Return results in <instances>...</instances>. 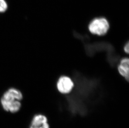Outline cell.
I'll list each match as a JSON object with an SVG mask.
<instances>
[{
    "label": "cell",
    "instance_id": "1",
    "mask_svg": "<svg viewBox=\"0 0 129 128\" xmlns=\"http://www.w3.org/2000/svg\"><path fill=\"white\" fill-rule=\"evenodd\" d=\"M23 98L22 93L15 88L9 89L2 97L1 104L5 111L11 113L16 112L21 107L20 101Z\"/></svg>",
    "mask_w": 129,
    "mask_h": 128
},
{
    "label": "cell",
    "instance_id": "2",
    "mask_svg": "<svg viewBox=\"0 0 129 128\" xmlns=\"http://www.w3.org/2000/svg\"><path fill=\"white\" fill-rule=\"evenodd\" d=\"M89 29L92 34L104 35L109 29V23L105 18H96L89 25Z\"/></svg>",
    "mask_w": 129,
    "mask_h": 128
},
{
    "label": "cell",
    "instance_id": "3",
    "mask_svg": "<svg viewBox=\"0 0 129 128\" xmlns=\"http://www.w3.org/2000/svg\"><path fill=\"white\" fill-rule=\"evenodd\" d=\"M74 87V83L70 77L63 76L60 77L57 83V88L60 93L68 94Z\"/></svg>",
    "mask_w": 129,
    "mask_h": 128
},
{
    "label": "cell",
    "instance_id": "4",
    "mask_svg": "<svg viewBox=\"0 0 129 128\" xmlns=\"http://www.w3.org/2000/svg\"><path fill=\"white\" fill-rule=\"evenodd\" d=\"M30 128H50V126L46 116L39 114L34 117Z\"/></svg>",
    "mask_w": 129,
    "mask_h": 128
},
{
    "label": "cell",
    "instance_id": "5",
    "mask_svg": "<svg viewBox=\"0 0 129 128\" xmlns=\"http://www.w3.org/2000/svg\"><path fill=\"white\" fill-rule=\"evenodd\" d=\"M129 59L128 58H124L121 61L118 68L119 74L124 77L127 81L129 80Z\"/></svg>",
    "mask_w": 129,
    "mask_h": 128
},
{
    "label": "cell",
    "instance_id": "6",
    "mask_svg": "<svg viewBox=\"0 0 129 128\" xmlns=\"http://www.w3.org/2000/svg\"><path fill=\"white\" fill-rule=\"evenodd\" d=\"M8 9V4L5 0H0V13L5 12Z\"/></svg>",
    "mask_w": 129,
    "mask_h": 128
},
{
    "label": "cell",
    "instance_id": "7",
    "mask_svg": "<svg viewBox=\"0 0 129 128\" xmlns=\"http://www.w3.org/2000/svg\"><path fill=\"white\" fill-rule=\"evenodd\" d=\"M129 42H127L126 44L124 46V50L125 52L126 53H127L128 54L129 53Z\"/></svg>",
    "mask_w": 129,
    "mask_h": 128
}]
</instances>
